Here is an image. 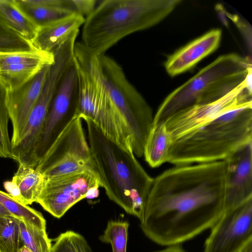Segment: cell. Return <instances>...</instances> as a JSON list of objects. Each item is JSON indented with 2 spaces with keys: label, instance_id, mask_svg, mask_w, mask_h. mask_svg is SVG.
Wrapping results in <instances>:
<instances>
[{
  "label": "cell",
  "instance_id": "obj_6",
  "mask_svg": "<svg viewBox=\"0 0 252 252\" xmlns=\"http://www.w3.org/2000/svg\"><path fill=\"white\" fill-rule=\"evenodd\" d=\"M251 71L248 57L236 53L219 56L164 99L154 116L152 125L164 123L193 106L221 98L240 85Z\"/></svg>",
  "mask_w": 252,
  "mask_h": 252
},
{
  "label": "cell",
  "instance_id": "obj_10",
  "mask_svg": "<svg viewBox=\"0 0 252 252\" xmlns=\"http://www.w3.org/2000/svg\"><path fill=\"white\" fill-rule=\"evenodd\" d=\"M210 229L203 252H238L252 239V199L224 211Z\"/></svg>",
  "mask_w": 252,
  "mask_h": 252
},
{
  "label": "cell",
  "instance_id": "obj_24",
  "mask_svg": "<svg viewBox=\"0 0 252 252\" xmlns=\"http://www.w3.org/2000/svg\"><path fill=\"white\" fill-rule=\"evenodd\" d=\"M20 226L24 246L33 252H50L51 240L48 237L46 230L21 220Z\"/></svg>",
  "mask_w": 252,
  "mask_h": 252
},
{
  "label": "cell",
  "instance_id": "obj_3",
  "mask_svg": "<svg viewBox=\"0 0 252 252\" xmlns=\"http://www.w3.org/2000/svg\"><path fill=\"white\" fill-rule=\"evenodd\" d=\"M83 120L100 187L110 200L140 220L154 178L133 152L106 136L92 120Z\"/></svg>",
  "mask_w": 252,
  "mask_h": 252
},
{
  "label": "cell",
  "instance_id": "obj_5",
  "mask_svg": "<svg viewBox=\"0 0 252 252\" xmlns=\"http://www.w3.org/2000/svg\"><path fill=\"white\" fill-rule=\"evenodd\" d=\"M252 142V106L225 113L173 141L167 162L189 165L225 160Z\"/></svg>",
  "mask_w": 252,
  "mask_h": 252
},
{
  "label": "cell",
  "instance_id": "obj_7",
  "mask_svg": "<svg viewBox=\"0 0 252 252\" xmlns=\"http://www.w3.org/2000/svg\"><path fill=\"white\" fill-rule=\"evenodd\" d=\"M35 168L47 178L80 171H90L97 174L81 118L73 117Z\"/></svg>",
  "mask_w": 252,
  "mask_h": 252
},
{
  "label": "cell",
  "instance_id": "obj_33",
  "mask_svg": "<svg viewBox=\"0 0 252 252\" xmlns=\"http://www.w3.org/2000/svg\"><path fill=\"white\" fill-rule=\"evenodd\" d=\"M17 252H33L30 249L28 248L25 246H22Z\"/></svg>",
  "mask_w": 252,
  "mask_h": 252
},
{
  "label": "cell",
  "instance_id": "obj_4",
  "mask_svg": "<svg viewBox=\"0 0 252 252\" xmlns=\"http://www.w3.org/2000/svg\"><path fill=\"white\" fill-rule=\"evenodd\" d=\"M181 0H104L85 17L82 43L100 56L120 40L167 17Z\"/></svg>",
  "mask_w": 252,
  "mask_h": 252
},
{
  "label": "cell",
  "instance_id": "obj_23",
  "mask_svg": "<svg viewBox=\"0 0 252 252\" xmlns=\"http://www.w3.org/2000/svg\"><path fill=\"white\" fill-rule=\"evenodd\" d=\"M129 225L126 220H110L99 239L103 243L110 244L112 252H126Z\"/></svg>",
  "mask_w": 252,
  "mask_h": 252
},
{
  "label": "cell",
  "instance_id": "obj_2",
  "mask_svg": "<svg viewBox=\"0 0 252 252\" xmlns=\"http://www.w3.org/2000/svg\"><path fill=\"white\" fill-rule=\"evenodd\" d=\"M99 57L103 82L91 120L106 136L141 157L154 120L152 108L118 63L105 54Z\"/></svg>",
  "mask_w": 252,
  "mask_h": 252
},
{
  "label": "cell",
  "instance_id": "obj_30",
  "mask_svg": "<svg viewBox=\"0 0 252 252\" xmlns=\"http://www.w3.org/2000/svg\"><path fill=\"white\" fill-rule=\"evenodd\" d=\"M166 248L154 252H186L181 244L166 246Z\"/></svg>",
  "mask_w": 252,
  "mask_h": 252
},
{
  "label": "cell",
  "instance_id": "obj_1",
  "mask_svg": "<svg viewBox=\"0 0 252 252\" xmlns=\"http://www.w3.org/2000/svg\"><path fill=\"white\" fill-rule=\"evenodd\" d=\"M226 160L175 165L155 178L141 229L155 243L181 244L216 222L224 211Z\"/></svg>",
  "mask_w": 252,
  "mask_h": 252
},
{
  "label": "cell",
  "instance_id": "obj_31",
  "mask_svg": "<svg viewBox=\"0 0 252 252\" xmlns=\"http://www.w3.org/2000/svg\"><path fill=\"white\" fill-rule=\"evenodd\" d=\"M238 252H252V239L246 243Z\"/></svg>",
  "mask_w": 252,
  "mask_h": 252
},
{
  "label": "cell",
  "instance_id": "obj_16",
  "mask_svg": "<svg viewBox=\"0 0 252 252\" xmlns=\"http://www.w3.org/2000/svg\"><path fill=\"white\" fill-rule=\"evenodd\" d=\"M85 20L82 15L73 12L41 27L32 44L36 50L53 53L73 32L79 30Z\"/></svg>",
  "mask_w": 252,
  "mask_h": 252
},
{
  "label": "cell",
  "instance_id": "obj_17",
  "mask_svg": "<svg viewBox=\"0 0 252 252\" xmlns=\"http://www.w3.org/2000/svg\"><path fill=\"white\" fill-rule=\"evenodd\" d=\"M172 142L164 122L152 125L143 151L145 160L151 167H158L167 162Z\"/></svg>",
  "mask_w": 252,
  "mask_h": 252
},
{
  "label": "cell",
  "instance_id": "obj_14",
  "mask_svg": "<svg viewBox=\"0 0 252 252\" xmlns=\"http://www.w3.org/2000/svg\"><path fill=\"white\" fill-rule=\"evenodd\" d=\"M49 67H45L19 88L6 92V105L13 128L11 139L12 149L21 140L29 116L40 95Z\"/></svg>",
  "mask_w": 252,
  "mask_h": 252
},
{
  "label": "cell",
  "instance_id": "obj_21",
  "mask_svg": "<svg viewBox=\"0 0 252 252\" xmlns=\"http://www.w3.org/2000/svg\"><path fill=\"white\" fill-rule=\"evenodd\" d=\"M14 0L18 8L38 28L73 13L64 9L30 4L25 0Z\"/></svg>",
  "mask_w": 252,
  "mask_h": 252
},
{
  "label": "cell",
  "instance_id": "obj_20",
  "mask_svg": "<svg viewBox=\"0 0 252 252\" xmlns=\"http://www.w3.org/2000/svg\"><path fill=\"white\" fill-rule=\"evenodd\" d=\"M0 203L12 216L19 220L46 230V220L41 213L19 202L0 190Z\"/></svg>",
  "mask_w": 252,
  "mask_h": 252
},
{
  "label": "cell",
  "instance_id": "obj_9",
  "mask_svg": "<svg viewBox=\"0 0 252 252\" xmlns=\"http://www.w3.org/2000/svg\"><path fill=\"white\" fill-rule=\"evenodd\" d=\"M98 176L90 171H80L47 178L44 189L37 199L46 211L61 218L75 204L98 189Z\"/></svg>",
  "mask_w": 252,
  "mask_h": 252
},
{
  "label": "cell",
  "instance_id": "obj_27",
  "mask_svg": "<svg viewBox=\"0 0 252 252\" xmlns=\"http://www.w3.org/2000/svg\"><path fill=\"white\" fill-rule=\"evenodd\" d=\"M35 50L31 42L0 23V53Z\"/></svg>",
  "mask_w": 252,
  "mask_h": 252
},
{
  "label": "cell",
  "instance_id": "obj_18",
  "mask_svg": "<svg viewBox=\"0 0 252 252\" xmlns=\"http://www.w3.org/2000/svg\"><path fill=\"white\" fill-rule=\"evenodd\" d=\"M0 23L31 43L39 29L18 8L14 0H0Z\"/></svg>",
  "mask_w": 252,
  "mask_h": 252
},
{
  "label": "cell",
  "instance_id": "obj_13",
  "mask_svg": "<svg viewBox=\"0 0 252 252\" xmlns=\"http://www.w3.org/2000/svg\"><path fill=\"white\" fill-rule=\"evenodd\" d=\"M225 160L228 170L224 212L234 209L252 199V142Z\"/></svg>",
  "mask_w": 252,
  "mask_h": 252
},
{
  "label": "cell",
  "instance_id": "obj_15",
  "mask_svg": "<svg viewBox=\"0 0 252 252\" xmlns=\"http://www.w3.org/2000/svg\"><path fill=\"white\" fill-rule=\"evenodd\" d=\"M221 35L220 29L212 30L171 55L164 63L167 73L174 77L192 68L219 47Z\"/></svg>",
  "mask_w": 252,
  "mask_h": 252
},
{
  "label": "cell",
  "instance_id": "obj_29",
  "mask_svg": "<svg viewBox=\"0 0 252 252\" xmlns=\"http://www.w3.org/2000/svg\"><path fill=\"white\" fill-rule=\"evenodd\" d=\"M4 189L7 193L13 198L23 204V201L19 189L17 185L12 181H7L3 183Z\"/></svg>",
  "mask_w": 252,
  "mask_h": 252
},
{
  "label": "cell",
  "instance_id": "obj_19",
  "mask_svg": "<svg viewBox=\"0 0 252 252\" xmlns=\"http://www.w3.org/2000/svg\"><path fill=\"white\" fill-rule=\"evenodd\" d=\"M12 181L18 186L23 204L36 202L45 188L47 178L34 167L19 164Z\"/></svg>",
  "mask_w": 252,
  "mask_h": 252
},
{
  "label": "cell",
  "instance_id": "obj_26",
  "mask_svg": "<svg viewBox=\"0 0 252 252\" xmlns=\"http://www.w3.org/2000/svg\"><path fill=\"white\" fill-rule=\"evenodd\" d=\"M6 91L0 85V157L12 159V147L8 131L10 120L6 105Z\"/></svg>",
  "mask_w": 252,
  "mask_h": 252
},
{
  "label": "cell",
  "instance_id": "obj_11",
  "mask_svg": "<svg viewBox=\"0 0 252 252\" xmlns=\"http://www.w3.org/2000/svg\"><path fill=\"white\" fill-rule=\"evenodd\" d=\"M77 91L73 63L63 78L49 108L34 157L35 167L55 139L74 115Z\"/></svg>",
  "mask_w": 252,
  "mask_h": 252
},
{
  "label": "cell",
  "instance_id": "obj_25",
  "mask_svg": "<svg viewBox=\"0 0 252 252\" xmlns=\"http://www.w3.org/2000/svg\"><path fill=\"white\" fill-rule=\"evenodd\" d=\"M54 242L50 252H94L85 238L73 230L61 233Z\"/></svg>",
  "mask_w": 252,
  "mask_h": 252
},
{
  "label": "cell",
  "instance_id": "obj_32",
  "mask_svg": "<svg viewBox=\"0 0 252 252\" xmlns=\"http://www.w3.org/2000/svg\"><path fill=\"white\" fill-rule=\"evenodd\" d=\"M0 216H13L0 203Z\"/></svg>",
  "mask_w": 252,
  "mask_h": 252
},
{
  "label": "cell",
  "instance_id": "obj_22",
  "mask_svg": "<svg viewBox=\"0 0 252 252\" xmlns=\"http://www.w3.org/2000/svg\"><path fill=\"white\" fill-rule=\"evenodd\" d=\"M23 246L20 220L13 216H0V252H17Z\"/></svg>",
  "mask_w": 252,
  "mask_h": 252
},
{
  "label": "cell",
  "instance_id": "obj_8",
  "mask_svg": "<svg viewBox=\"0 0 252 252\" xmlns=\"http://www.w3.org/2000/svg\"><path fill=\"white\" fill-rule=\"evenodd\" d=\"M252 75L235 89L214 102L193 106L171 116L165 122L173 141L178 139L228 112L252 106Z\"/></svg>",
  "mask_w": 252,
  "mask_h": 252
},
{
  "label": "cell",
  "instance_id": "obj_28",
  "mask_svg": "<svg viewBox=\"0 0 252 252\" xmlns=\"http://www.w3.org/2000/svg\"><path fill=\"white\" fill-rule=\"evenodd\" d=\"M74 12L84 17L89 15L96 6V0H70Z\"/></svg>",
  "mask_w": 252,
  "mask_h": 252
},
{
  "label": "cell",
  "instance_id": "obj_12",
  "mask_svg": "<svg viewBox=\"0 0 252 252\" xmlns=\"http://www.w3.org/2000/svg\"><path fill=\"white\" fill-rule=\"evenodd\" d=\"M54 61L53 53L38 50L0 53V85L6 92L14 90Z\"/></svg>",
  "mask_w": 252,
  "mask_h": 252
}]
</instances>
